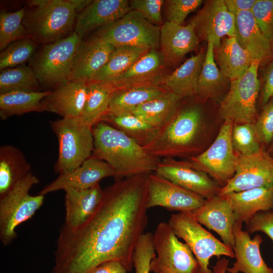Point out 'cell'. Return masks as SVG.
Wrapping results in <instances>:
<instances>
[{"instance_id":"1","label":"cell","mask_w":273,"mask_h":273,"mask_svg":"<svg viewBox=\"0 0 273 273\" xmlns=\"http://www.w3.org/2000/svg\"><path fill=\"white\" fill-rule=\"evenodd\" d=\"M148 174L115 180L103 190L99 205L84 222L75 228L63 224L52 273H89L111 260L131 270L134 249L148 223Z\"/></svg>"},{"instance_id":"2","label":"cell","mask_w":273,"mask_h":273,"mask_svg":"<svg viewBox=\"0 0 273 273\" xmlns=\"http://www.w3.org/2000/svg\"><path fill=\"white\" fill-rule=\"evenodd\" d=\"M94 140L91 156L106 162L113 170L115 180L155 172L161 158L108 123L100 121L92 127Z\"/></svg>"},{"instance_id":"3","label":"cell","mask_w":273,"mask_h":273,"mask_svg":"<svg viewBox=\"0 0 273 273\" xmlns=\"http://www.w3.org/2000/svg\"><path fill=\"white\" fill-rule=\"evenodd\" d=\"M205 134L201 108L197 106L180 107L169 121L159 128L154 139L144 148L161 159H188L203 151Z\"/></svg>"},{"instance_id":"4","label":"cell","mask_w":273,"mask_h":273,"mask_svg":"<svg viewBox=\"0 0 273 273\" xmlns=\"http://www.w3.org/2000/svg\"><path fill=\"white\" fill-rule=\"evenodd\" d=\"M22 23L28 37L37 44L51 43L71 33L77 12L69 0H33L27 2Z\"/></svg>"},{"instance_id":"5","label":"cell","mask_w":273,"mask_h":273,"mask_svg":"<svg viewBox=\"0 0 273 273\" xmlns=\"http://www.w3.org/2000/svg\"><path fill=\"white\" fill-rule=\"evenodd\" d=\"M50 123L58 142L56 173L72 170L91 157L94 147L92 127L80 117L62 118Z\"/></svg>"},{"instance_id":"6","label":"cell","mask_w":273,"mask_h":273,"mask_svg":"<svg viewBox=\"0 0 273 273\" xmlns=\"http://www.w3.org/2000/svg\"><path fill=\"white\" fill-rule=\"evenodd\" d=\"M82 39L74 31L43 45L32 58L31 68L40 85L53 89L69 80L73 62Z\"/></svg>"},{"instance_id":"7","label":"cell","mask_w":273,"mask_h":273,"mask_svg":"<svg viewBox=\"0 0 273 273\" xmlns=\"http://www.w3.org/2000/svg\"><path fill=\"white\" fill-rule=\"evenodd\" d=\"M39 182L31 171L0 198V239L4 246L16 238V228L31 218L42 205L44 196H32L29 191Z\"/></svg>"},{"instance_id":"8","label":"cell","mask_w":273,"mask_h":273,"mask_svg":"<svg viewBox=\"0 0 273 273\" xmlns=\"http://www.w3.org/2000/svg\"><path fill=\"white\" fill-rule=\"evenodd\" d=\"M258 61H254L240 76L230 81L228 92L219 106V115L234 123H253L258 114L257 102L260 90Z\"/></svg>"},{"instance_id":"9","label":"cell","mask_w":273,"mask_h":273,"mask_svg":"<svg viewBox=\"0 0 273 273\" xmlns=\"http://www.w3.org/2000/svg\"><path fill=\"white\" fill-rule=\"evenodd\" d=\"M168 223L175 235L183 239L193 252L199 264V273H212L208 267L212 256L234 258L233 249L206 230L191 213L172 214Z\"/></svg>"},{"instance_id":"10","label":"cell","mask_w":273,"mask_h":273,"mask_svg":"<svg viewBox=\"0 0 273 273\" xmlns=\"http://www.w3.org/2000/svg\"><path fill=\"white\" fill-rule=\"evenodd\" d=\"M156 256L150 263L153 273H199L198 262L186 243L179 240L168 222H160L153 234Z\"/></svg>"},{"instance_id":"11","label":"cell","mask_w":273,"mask_h":273,"mask_svg":"<svg viewBox=\"0 0 273 273\" xmlns=\"http://www.w3.org/2000/svg\"><path fill=\"white\" fill-rule=\"evenodd\" d=\"M233 125L232 121H223L216 139L210 147L186 159L193 167L208 174L221 187L234 176L236 172L238 155L232 144Z\"/></svg>"},{"instance_id":"12","label":"cell","mask_w":273,"mask_h":273,"mask_svg":"<svg viewBox=\"0 0 273 273\" xmlns=\"http://www.w3.org/2000/svg\"><path fill=\"white\" fill-rule=\"evenodd\" d=\"M160 35V27L131 10L118 20L102 27L96 36L115 48L131 46L156 50L159 47Z\"/></svg>"},{"instance_id":"13","label":"cell","mask_w":273,"mask_h":273,"mask_svg":"<svg viewBox=\"0 0 273 273\" xmlns=\"http://www.w3.org/2000/svg\"><path fill=\"white\" fill-rule=\"evenodd\" d=\"M272 186L273 157L262 148L253 154L238 155L235 173L220 188L217 195Z\"/></svg>"},{"instance_id":"14","label":"cell","mask_w":273,"mask_h":273,"mask_svg":"<svg viewBox=\"0 0 273 273\" xmlns=\"http://www.w3.org/2000/svg\"><path fill=\"white\" fill-rule=\"evenodd\" d=\"M146 186L148 209L162 207L170 211L191 213L202 206L206 200L155 172L148 174Z\"/></svg>"},{"instance_id":"15","label":"cell","mask_w":273,"mask_h":273,"mask_svg":"<svg viewBox=\"0 0 273 273\" xmlns=\"http://www.w3.org/2000/svg\"><path fill=\"white\" fill-rule=\"evenodd\" d=\"M190 23L198 38L211 42L214 49L224 36H236V17L228 11L224 0L207 1Z\"/></svg>"},{"instance_id":"16","label":"cell","mask_w":273,"mask_h":273,"mask_svg":"<svg viewBox=\"0 0 273 273\" xmlns=\"http://www.w3.org/2000/svg\"><path fill=\"white\" fill-rule=\"evenodd\" d=\"M155 172L205 199L217 195L221 188L208 174L193 167L186 160L162 158Z\"/></svg>"},{"instance_id":"17","label":"cell","mask_w":273,"mask_h":273,"mask_svg":"<svg viewBox=\"0 0 273 273\" xmlns=\"http://www.w3.org/2000/svg\"><path fill=\"white\" fill-rule=\"evenodd\" d=\"M114 176L113 170L106 162L91 156L73 170L59 174L38 194L45 196L60 190L87 189L100 184L104 178Z\"/></svg>"},{"instance_id":"18","label":"cell","mask_w":273,"mask_h":273,"mask_svg":"<svg viewBox=\"0 0 273 273\" xmlns=\"http://www.w3.org/2000/svg\"><path fill=\"white\" fill-rule=\"evenodd\" d=\"M191 214L201 225L216 232L222 242L233 249L235 218L231 205L225 197L217 195L207 199L202 206Z\"/></svg>"},{"instance_id":"19","label":"cell","mask_w":273,"mask_h":273,"mask_svg":"<svg viewBox=\"0 0 273 273\" xmlns=\"http://www.w3.org/2000/svg\"><path fill=\"white\" fill-rule=\"evenodd\" d=\"M243 223L235 222L233 228L234 246L233 250L235 262L228 267L227 273H273L261 257L260 246L263 241L259 235L252 239L242 230Z\"/></svg>"},{"instance_id":"20","label":"cell","mask_w":273,"mask_h":273,"mask_svg":"<svg viewBox=\"0 0 273 273\" xmlns=\"http://www.w3.org/2000/svg\"><path fill=\"white\" fill-rule=\"evenodd\" d=\"M165 65L160 52L152 49L109 83L114 90L142 86L160 85L165 75Z\"/></svg>"},{"instance_id":"21","label":"cell","mask_w":273,"mask_h":273,"mask_svg":"<svg viewBox=\"0 0 273 273\" xmlns=\"http://www.w3.org/2000/svg\"><path fill=\"white\" fill-rule=\"evenodd\" d=\"M131 9L126 0H95L77 15L75 32L81 39L93 30L118 20Z\"/></svg>"},{"instance_id":"22","label":"cell","mask_w":273,"mask_h":273,"mask_svg":"<svg viewBox=\"0 0 273 273\" xmlns=\"http://www.w3.org/2000/svg\"><path fill=\"white\" fill-rule=\"evenodd\" d=\"M115 49L98 36L82 41L74 58L69 80H91L107 62Z\"/></svg>"},{"instance_id":"23","label":"cell","mask_w":273,"mask_h":273,"mask_svg":"<svg viewBox=\"0 0 273 273\" xmlns=\"http://www.w3.org/2000/svg\"><path fill=\"white\" fill-rule=\"evenodd\" d=\"M87 94V81L70 80L51 90L42 101L45 111L55 113L62 118L80 117Z\"/></svg>"},{"instance_id":"24","label":"cell","mask_w":273,"mask_h":273,"mask_svg":"<svg viewBox=\"0 0 273 273\" xmlns=\"http://www.w3.org/2000/svg\"><path fill=\"white\" fill-rule=\"evenodd\" d=\"M199 38L193 26L177 25L168 21L160 27V53L166 64L173 65L195 50Z\"/></svg>"},{"instance_id":"25","label":"cell","mask_w":273,"mask_h":273,"mask_svg":"<svg viewBox=\"0 0 273 273\" xmlns=\"http://www.w3.org/2000/svg\"><path fill=\"white\" fill-rule=\"evenodd\" d=\"M236 38L241 46L254 61L262 67L273 59V48L260 30L251 11L236 16Z\"/></svg>"},{"instance_id":"26","label":"cell","mask_w":273,"mask_h":273,"mask_svg":"<svg viewBox=\"0 0 273 273\" xmlns=\"http://www.w3.org/2000/svg\"><path fill=\"white\" fill-rule=\"evenodd\" d=\"M230 203L235 222L246 223L258 212L273 208V186L222 195Z\"/></svg>"},{"instance_id":"27","label":"cell","mask_w":273,"mask_h":273,"mask_svg":"<svg viewBox=\"0 0 273 273\" xmlns=\"http://www.w3.org/2000/svg\"><path fill=\"white\" fill-rule=\"evenodd\" d=\"M65 192L64 224L71 228L79 226L94 213L103 195L100 184L87 189L68 190Z\"/></svg>"},{"instance_id":"28","label":"cell","mask_w":273,"mask_h":273,"mask_svg":"<svg viewBox=\"0 0 273 273\" xmlns=\"http://www.w3.org/2000/svg\"><path fill=\"white\" fill-rule=\"evenodd\" d=\"M205 56L203 50L191 56L171 73L165 75L160 85L183 99L196 96Z\"/></svg>"},{"instance_id":"29","label":"cell","mask_w":273,"mask_h":273,"mask_svg":"<svg viewBox=\"0 0 273 273\" xmlns=\"http://www.w3.org/2000/svg\"><path fill=\"white\" fill-rule=\"evenodd\" d=\"M215 62L221 73L231 81L242 75L254 61L236 36L223 38L214 49Z\"/></svg>"},{"instance_id":"30","label":"cell","mask_w":273,"mask_h":273,"mask_svg":"<svg viewBox=\"0 0 273 273\" xmlns=\"http://www.w3.org/2000/svg\"><path fill=\"white\" fill-rule=\"evenodd\" d=\"M31 171L24 153L12 145L0 147V198Z\"/></svg>"},{"instance_id":"31","label":"cell","mask_w":273,"mask_h":273,"mask_svg":"<svg viewBox=\"0 0 273 273\" xmlns=\"http://www.w3.org/2000/svg\"><path fill=\"white\" fill-rule=\"evenodd\" d=\"M166 92L161 85L142 86L114 90L106 115L131 113L138 106Z\"/></svg>"},{"instance_id":"32","label":"cell","mask_w":273,"mask_h":273,"mask_svg":"<svg viewBox=\"0 0 273 273\" xmlns=\"http://www.w3.org/2000/svg\"><path fill=\"white\" fill-rule=\"evenodd\" d=\"M183 98L166 92L136 108L132 112L151 125L160 128L176 114Z\"/></svg>"},{"instance_id":"33","label":"cell","mask_w":273,"mask_h":273,"mask_svg":"<svg viewBox=\"0 0 273 273\" xmlns=\"http://www.w3.org/2000/svg\"><path fill=\"white\" fill-rule=\"evenodd\" d=\"M51 90L36 92H16L0 94V117L2 120L13 116L44 112L43 99Z\"/></svg>"},{"instance_id":"34","label":"cell","mask_w":273,"mask_h":273,"mask_svg":"<svg viewBox=\"0 0 273 273\" xmlns=\"http://www.w3.org/2000/svg\"><path fill=\"white\" fill-rule=\"evenodd\" d=\"M114 91L109 83L87 81L86 99L80 116L82 120L92 127L101 121L107 112Z\"/></svg>"},{"instance_id":"35","label":"cell","mask_w":273,"mask_h":273,"mask_svg":"<svg viewBox=\"0 0 273 273\" xmlns=\"http://www.w3.org/2000/svg\"><path fill=\"white\" fill-rule=\"evenodd\" d=\"M214 49L213 43L208 42L196 95L203 99L217 97L230 81L221 73L215 62Z\"/></svg>"},{"instance_id":"36","label":"cell","mask_w":273,"mask_h":273,"mask_svg":"<svg viewBox=\"0 0 273 273\" xmlns=\"http://www.w3.org/2000/svg\"><path fill=\"white\" fill-rule=\"evenodd\" d=\"M150 50L131 46L115 48L106 64L89 81L111 82Z\"/></svg>"},{"instance_id":"37","label":"cell","mask_w":273,"mask_h":273,"mask_svg":"<svg viewBox=\"0 0 273 273\" xmlns=\"http://www.w3.org/2000/svg\"><path fill=\"white\" fill-rule=\"evenodd\" d=\"M101 121L121 131L143 147L154 139L159 129L132 113L106 115Z\"/></svg>"},{"instance_id":"38","label":"cell","mask_w":273,"mask_h":273,"mask_svg":"<svg viewBox=\"0 0 273 273\" xmlns=\"http://www.w3.org/2000/svg\"><path fill=\"white\" fill-rule=\"evenodd\" d=\"M40 86L31 68L25 64L7 68L1 72L0 94L39 92Z\"/></svg>"},{"instance_id":"39","label":"cell","mask_w":273,"mask_h":273,"mask_svg":"<svg viewBox=\"0 0 273 273\" xmlns=\"http://www.w3.org/2000/svg\"><path fill=\"white\" fill-rule=\"evenodd\" d=\"M26 9L21 8L14 12L1 11L0 14V50L11 43L28 37L22 21Z\"/></svg>"},{"instance_id":"40","label":"cell","mask_w":273,"mask_h":273,"mask_svg":"<svg viewBox=\"0 0 273 273\" xmlns=\"http://www.w3.org/2000/svg\"><path fill=\"white\" fill-rule=\"evenodd\" d=\"M37 43L30 37L9 44L0 54V69L15 67L24 64L34 55Z\"/></svg>"},{"instance_id":"41","label":"cell","mask_w":273,"mask_h":273,"mask_svg":"<svg viewBox=\"0 0 273 273\" xmlns=\"http://www.w3.org/2000/svg\"><path fill=\"white\" fill-rule=\"evenodd\" d=\"M231 140L234 151L237 155H251L263 148L253 123H234Z\"/></svg>"},{"instance_id":"42","label":"cell","mask_w":273,"mask_h":273,"mask_svg":"<svg viewBox=\"0 0 273 273\" xmlns=\"http://www.w3.org/2000/svg\"><path fill=\"white\" fill-rule=\"evenodd\" d=\"M156 256L153 244V234L144 233L140 238L133 255L135 273H149L150 263Z\"/></svg>"},{"instance_id":"43","label":"cell","mask_w":273,"mask_h":273,"mask_svg":"<svg viewBox=\"0 0 273 273\" xmlns=\"http://www.w3.org/2000/svg\"><path fill=\"white\" fill-rule=\"evenodd\" d=\"M253 124L260 143L266 149L273 138V98L261 107Z\"/></svg>"},{"instance_id":"44","label":"cell","mask_w":273,"mask_h":273,"mask_svg":"<svg viewBox=\"0 0 273 273\" xmlns=\"http://www.w3.org/2000/svg\"><path fill=\"white\" fill-rule=\"evenodd\" d=\"M251 12L260 30L273 48V0H257Z\"/></svg>"},{"instance_id":"45","label":"cell","mask_w":273,"mask_h":273,"mask_svg":"<svg viewBox=\"0 0 273 273\" xmlns=\"http://www.w3.org/2000/svg\"><path fill=\"white\" fill-rule=\"evenodd\" d=\"M202 2L201 0L167 1V21L182 25L188 15L199 7Z\"/></svg>"},{"instance_id":"46","label":"cell","mask_w":273,"mask_h":273,"mask_svg":"<svg viewBox=\"0 0 273 273\" xmlns=\"http://www.w3.org/2000/svg\"><path fill=\"white\" fill-rule=\"evenodd\" d=\"M164 3L163 0H132L129 3L131 10L156 25L162 23L161 9Z\"/></svg>"},{"instance_id":"47","label":"cell","mask_w":273,"mask_h":273,"mask_svg":"<svg viewBox=\"0 0 273 273\" xmlns=\"http://www.w3.org/2000/svg\"><path fill=\"white\" fill-rule=\"evenodd\" d=\"M245 231L250 234L264 233L273 241V208L256 213L245 223Z\"/></svg>"},{"instance_id":"48","label":"cell","mask_w":273,"mask_h":273,"mask_svg":"<svg viewBox=\"0 0 273 273\" xmlns=\"http://www.w3.org/2000/svg\"><path fill=\"white\" fill-rule=\"evenodd\" d=\"M258 103L261 107L273 98V59L261 67Z\"/></svg>"},{"instance_id":"49","label":"cell","mask_w":273,"mask_h":273,"mask_svg":"<svg viewBox=\"0 0 273 273\" xmlns=\"http://www.w3.org/2000/svg\"><path fill=\"white\" fill-rule=\"evenodd\" d=\"M126 267L118 261L111 260L103 262L89 273H127Z\"/></svg>"},{"instance_id":"50","label":"cell","mask_w":273,"mask_h":273,"mask_svg":"<svg viewBox=\"0 0 273 273\" xmlns=\"http://www.w3.org/2000/svg\"><path fill=\"white\" fill-rule=\"evenodd\" d=\"M257 0H224L228 11L236 16L243 11H251Z\"/></svg>"},{"instance_id":"51","label":"cell","mask_w":273,"mask_h":273,"mask_svg":"<svg viewBox=\"0 0 273 273\" xmlns=\"http://www.w3.org/2000/svg\"><path fill=\"white\" fill-rule=\"evenodd\" d=\"M229 260L225 257L219 259L213 266L212 273H227Z\"/></svg>"},{"instance_id":"52","label":"cell","mask_w":273,"mask_h":273,"mask_svg":"<svg viewBox=\"0 0 273 273\" xmlns=\"http://www.w3.org/2000/svg\"><path fill=\"white\" fill-rule=\"evenodd\" d=\"M71 3L74 7L76 12L78 11L80 12L84 9L92 1L88 0H69Z\"/></svg>"},{"instance_id":"53","label":"cell","mask_w":273,"mask_h":273,"mask_svg":"<svg viewBox=\"0 0 273 273\" xmlns=\"http://www.w3.org/2000/svg\"><path fill=\"white\" fill-rule=\"evenodd\" d=\"M266 150L273 157V138Z\"/></svg>"},{"instance_id":"54","label":"cell","mask_w":273,"mask_h":273,"mask_svg":"<svg viewBox=\"0 0 273 273\" xmlns=\"http://www.w3.org/2000/svg\"><path fill=\"white\" fill-rule=\"evenodd\" d=\"M133 273H135V272H133Z\"/></svg>"}]
</instances>
